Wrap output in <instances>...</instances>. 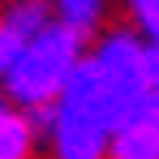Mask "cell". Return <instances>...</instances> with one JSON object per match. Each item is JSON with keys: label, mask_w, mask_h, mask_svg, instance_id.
Segmentation results:
<instances>
[{"label": "cell", "mask_w": 159, "mask_h": 159, "mask_svg": "<svg viewBox=\"0 0 159 159\" xmlns=\"http://www.w3.org/2000/svg\"><path fill=\"white\" fill-rule=\"evenodd\" d=\"M151 95V43L120 26L90 39L69 90L39 116L43 159H107L112 129L138 99Z\"/></svg>", "instance_id": "1"}, {"label": "cell", "mask_w": 159, "mask_h": 159, "mask_svg": "<svg viewBox=\"0 0 159 159\" xmlns=\"http://www.w3.org/2000/svg\"><path fill=\"white\" fill-rule=\"evenodd\" d=\"M120 4V17H125V26L138 30L151 48L159 43V0H116Z\"/></svg>", "instance_id": "7"}, {"label": "cell", "mask_w": 159, "mask_h": 159, "mask_svg": "<svg viewBox=\"0 0 159 159\" xmlns=\"http://www.w3.org/2000/svg\"><path fill=\"white\" fill-rule=\"evenodd\" d=\"M107 159H159V95L155 90L120 116V125L112 129Z\"/></svg>", "instance_id": "3"}, {"label": "cell", "mask_w": 159, "mask_h": 159, "mask_svg": "<svg viewBox=\"0 0 159 159\" xmlns=\"http://www.w3.org/2000/svg\"><path fill=\"white\" fill-rule=\"evenodd\" d=\"M86 48L90 43L78 39L73 30L48 22V26L39 30V39L17 56V65L0 78V90L17 107H26L30 116H43L69 90L73 73L82 69V60H86Z\"/></svg>", "instance_id": "2"}, {"label": "cell", "mask_w": 159, "mask_h": 159, "mask_svg": "<svg viewBox=\"0 0 159 159\" xmlns=\"http://www.w3.org/2000/svg\"><path fill=\"white\" fill-rule=\"evenodd\" d=\"M151 90L159 95V43L151 48Z\"/></svg>", "instance_id": "8"}, {"label": "cell", "mask_w": 159, "mask_h": 159, "mask_svg": "<svg viewBox=\"0 0 159 159\" xmlns=\"http://www.w3.org/2000/svg\"><path fill=\"white\" fill-rule=\"evenodd\" d=\"M112 9L116 0H48V13H52L56 26L73 30L78 39H99L107 26H112Z\"/></svg>", "instance_id": "6"}, {"label": "cell", "mask_w": 159, "mask_h": 159, "mask_svg": "<svg viewBox=\"0 0 159 159\" xmlns=\"http://www.w3.org/2000/svg\"><path fill=\"white\" fill-rule=\"evenodd\" d=\"M0 159H43L39 116L17 107L4 90H0Z\"/></svg>", "instance_id": "5"}, {"label": "cell", "mask_w": 159, "mask_h": 159, "mask_svg": "<svg viewBox=\"0 0 159 159\" xmlns=\"http://www.w3.org/2000/svg\"><path fill=\"white\" fill-rule=\"evenodd\" d=\"M52 22L48 0H4L0 4V78L17 65V56L39 39V30Z\"/></svg>", "instance_id": "4"}]
</instances>
